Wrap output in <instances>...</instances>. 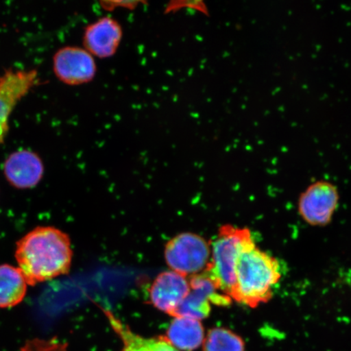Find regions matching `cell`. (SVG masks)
Here are the masks:
<instances>
[{"mask_svg": "<svg viewBox=\"0 0 351 351\" xmlns=\"http://www.w3.org/2000/svg\"><path fill=\"white\" fill-rule=\"evenodd\" d=\"M254 243H256L252 232L247 228L226 225L219 230L216 239L210 244V261L203 274L223 295L231 298L240 254Z\"/></svg>", "mask_w": 351, "mask_h": 351, "instance_id": "3957f363", "label": "cell"}, {"mask_svg": "<svg viewBox=\"0 0 351 351\" xmlns=\"http://www.w3.org/2000/svg\"><path fill=\"white\" fill-rule=\"evenodd\" d=\"M123 37L119 22L104 16L87 26L83 36L84 49L100 59L109 58L117 51Z\"/></svg>", "mask_w": 351, "mask_h": 351, "instance_id": "30bf717a", "label": "cell"}, {"mask_svg": "<svg viewBox=\"0 0 351 351\" xmlns=\"http://www.w3.org/2000/svg\"><path fill=\"white\" fill-rule=\"evenodd\" d=\"M191 291L180 305L176 317H186L197 320L209 317L212 305L229 306L232 300L223 295L212 280L203 273L190 276Z\"/></svg>", "mask_w": 351, "mask_h": 351, "instance_id": "8992f818", "label": "cell"}, {"mask_svg": "<svg viewBox=\"0 0 351 351\" xmlns=\"http://www.w3.org/2000/svg\"><path fill=\"white\" fill-rule=\"evenodd\" d=\"M339 204V193L335 184L319 180L311 183L298 199V213L310 226L324 227L332 221Z\"/></svg>", "mask_w": 351, "mask_h": 351, "instance_id": "5b68a950", "label": "cell"}, {"mask_svg": "<svg viewBox=\"0 0 351 351\" xmlns=\"http://www.w3.org/2000/svg\"><path fill=\"white\" fill-rule=\"evenodd\" d=\"M38 73L34 70L7 71L0 77V143L8 131V121L17 103L37 83Z\"/></svg>", "mask_w": 351, "mask_h": 351, "instance_id": "ba28073f", "label": "cell"}, {"mask_svg": "<svg viewBox=\"0 0 351 351\" xmlns=\"http://www.w3.org/2000/svg\"><path fill=\"white\" fill-rule=\"evenodd\" d=\"M53 69L59 80L69 86L86 84L93 80L97 72L95 57L77 47H65L57 51Z\"/></svg>", "mask_w": 351, "mask_h": 351, "instance_id": "52a82bcc", "label": "cell"}, {"mask_svg": "<svg viewBox=\"0 0 351 351\" xmlns=\"http://www.w3.org/2000/svg\"><path fill=\"white\" fill-rule=\"evenodd\" d=\"M165 337L180 351H193L203 345L204 328L200 320L176 317L171 322Z\"/></svg>", "mask_w": 351, "mask_h": 351, "instance_id": "4fadbf2b", "label": "cell"}, {"mask_svg": "<svg viewBox=\"0 0 351 351\" xmlns=\"http://www.w3.org/2000/svg\"><path fill=\"white\" fill-rule=\"evenodd\" d=\"M27 288L28 284L19 267L0 265V308H11L20 304Z\"/></svg>", "mask_w": 351, "mask_h": 351, "instance_id": "5bb4252c", "label": "cell"}, {"mask_svg": "<svg viewBox=\"0 0 351 351\" xmlns=\"http://www.w3.org/2000/svg\"><path fill=\"white\" fill-rule=\"evenodd\" d=\"M15 258L26 282L34 287L69 273L71 241L54 227H37L17 241Z\"/></svg>", "mask_w": 351, "mask_h": 351, "instance_id": "6da1fadb", "label": "cell"}, {"mask_svg": "<svg viewBox=\"0 0 351 351\" xmlns=\"http://www.w3.org/2000/svg\"><path fill=\"white\" fill-rule=\"evenodd\" d=\"M203 351H245V342L230 329L213 328L205 337Z\"/></svg>", "mask_w": 351, "mask_h": 351, "instance_id": "9a60e30c", "label": "cell"}, {"mask_svg": "<svg viewBox=\"0 0 351 351\" xmlns=\"http://www.w3.org/2000/svg\"><path fill=\"white\" fill-rule=\"evenodd\" d=\"M21 351H67V345L57 339H33L26 341Z\"/></svg>", "mask_w": 351, "mask_h": 351, "instance_id": "2e32d148", "label": "cell"}, {"mask_svg": "<svg viewBox=\"0 0 351 351\" xmlns=\"http://www.w3.org/2000/svg\"><path fill=\"white\" fill-rule=\"evenodd\" d=\"M101 310L114 332L119 337L123 345L122 351H180L165 337H147L137 335L117 318L112 311L104 307H101Z\"/></svg>", "mask_w": 351, "mask_h": 351, "instance_id": "7c38bea8", "label": "cell"}, {"mask_svg": "<svg viewBox=\"0 0 351 351\" xmlns=\"http://www.w3.org/2000/svg\"><path fill=\"white\" fill-rule=\"evenodd\" d=\"M165 257L171 271L188 278L206 269L210 258V244L199 235L185 232L167 243Z\"/></svg>", "mask_w": 351, "mask_h": 351, "instance_id": "277c9868", "label": "cell"}, {"mask_svg": "<svg viewBox=\"0 0 351 351\" xmlns=\"http://www.w3.org/2000/svg\"><path fill=\"white\" fill-rule=\"evenodd\" d=\"M191 291L187 276L166 271L157 276L150 289V300L158 310L174 317Z\"/></svg>", "mask_w": 351, "mask_h": 351, "instance_id": "9c48e42d", "label": "cell"}, {"mask_svg": "<svg viewBox=\"0 0 351 351\" xmlns=\"http://www.w3.org/2000/svg\"><path fill=\"white\" fill-rule=\"evenodd\" d=\"M4 175L8 182L17 189L36 186L44 173L43 161L37 154L28 150L13 152L4 163Z\"/></svg>", "mask_w": 351, "mask_h": 351, "instance_id": "8fae6325", "label": "cell"}, {"mask_svg": "<svg viewBox=\"0 0 351 351\" xmlns=\"http://www.w3.org/2000/svg\"><path fill=\"white\" fill-rule=\"evenodd\" d=\"M282 276L275 257L258 248L256 243L249 245L237 263L232 300L252 308L266 304L273 298L274 289Z\"/></svg>", "mask_w": 351, "mask_h": 351, "instance_id": "7a4b0ae2", "label": "cell"}]
</instances>
